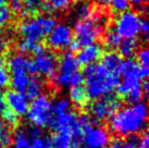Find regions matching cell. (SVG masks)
Wrapping results in <instances>:
<instances>
[{
	"instance_id": "obj_12",
	"label": "cell",
	"mask_w": 149,
	"mask_h": 148,
	"mask_svg": "<svg viewBox=\"0 0 149 148\" xmlns=\"http://www.w3.org/2000/svg\"><path fill=\"white\" fill-rule=\"evenodd\" d=\"M29 64H31V61L26 56L13 54L8 58L7 69L9 71V74H11V76L26 75L29 72Z\"/></svg>"
},
{
	"instance_id": "obj_45",
	"label": "cell",
	"mask_w": 149,
	"mask_h": 148,
	"mask_svg": "<svg viewBox=\"0 0 149 148\" xmlns=\"http://www.w3.org/2000/svg\"><path fill=\"white\" fill-rule=\"evenodd\" d=\"M7 110V105H6V100H4V95L0 91V115Z\"/></svg>"
},
{
	"instance_id": "obj_1",
	"label": "cell",
	"mask_w": 149,
	"mask_h": 148,
	"mask_svg": "<svg viewBox=\"0 0 149 148\" xmlns=\"http://www.w3.org/2000/svg\"><path fill=\"white\" fill-rule=\"evenodd\" d=\"M147 106L139 103L134 106L122 108L111 117L109 126L112 133L118 136H133L141 133L146 126L147 121Z\"/></svg>"
},
{
	"instance_id": "obj_20",
	"label": "cell",
	"mask_w": 149,
	"mask_h": 148,
	"mask_svg": "<svg viewBox=\"0 0 149 148\" xmlns=\"http://www.w3.org/2000/svg\"><path fill=\"white\" fill-rule=\"evenodd\" d=\"M72 0H42L40 4V9L44 12L50 13L57 10H64L71 4Z\"/></svg>"
},
{
	"instance_id": "obj_9",
	"label": "cell",
	"mask_w": 149,
	"mask_h": 148,
	"mask_svg": "<svg viewBox=\"0 0 149 148\" xmlns=\"http://www.w3.org/2000/svg\"><path fill=\"white\" fill-rule=\"evenodd\" d=\"M73 40V31L68 24L59 23L48 35V45L56 50L66 49Z\"/></svg>"
},
{
	"instance_id": "obj_25",
	"label": "cell",
	"mask_w": 149,
	"mask_h": 148,
	"mask_svg": "<svg viewBox=\"0 0 149 148\" xmlns=\"http://www.w3.org/2000/svg\"><path fill=\"white\" fill-rule=\"evenodd\" d=\"M12 144V133L2 120H0V148H8Z\"/></svg>"
},
{
	"instance_id": "obj_31",
	"label": "cell",
	"mask_w": 149,
	"mask_h": 148,
	"mask_svg": "<svg viewBox=\"0 0 149 148\" xmlns=\"http://www.w3.org/2000/svg\"><path fill=\"white\" fill-rule=\"evenodd\" d=\"M126 101L127 103H130L131 106H134V105H137V103H141V100L144 98V93L141 91V86L137 87L135 89H133L131 93H128L126 96Z\"/></svg>"
},
{
	"instance_id": "obj_24",
	"label": "cell",
	"mask_w": 149,
	"mask_h": 148,
	"mask_svg": "<svg viewBox=\"0 0 149 148\" xmlns=\"http://www.w3.org/2000/svg\"><path fill=\"white\" fill-rule=\"evenodd\" d=\"M29 74L26 75H17V76H11L10 77V85L12 86V91H15L17 93L24 94L26 91V87L29 85Z\"/></svg>"
},
{
	"instance_id": "obj_43",
	"label": "cell",
	"mask_w": 149,
	"mask_h": 148,
	"mask_svg": "<svg viewBox=\"0 0 149 148\" xmlns=\"http://www.w3.org/2000/svg\"><path fill=\"white\" fill-rule=\"evenodd\" d=\"M46 51H47V48L45 47V45H42V44H39V43H38L37 45L35 46V48H34L33 54H35V57H36V56H40V54H45Z\"/></svg>"
},
{
	"instance_id": "obj_28",
	"label": "cell",
	"mask_w": 149,
	"mask_h": 148,
	"mask_svg": "<svg viewBox=\"0 0 149 148\" xmlns=\"http://www.w3.org/2000/svg\"><path fill=\"white\" fill-rule=\"evenodd\" d=\"M24 10L20 14L21 17H27L29 14H36L40 9L42 0H22Z\"/></svg>"
},
{
	"instance_id": "obj_7",
	"label": "cell",
	"mask_w": 149,
	"mask_h": 148,
	"mask_svg": "<svg viewBox=\"0 0 149 148\" xmlns=\"http://www.w3.org/2000/svg\"><path fill=\"white\" fill-rule=\"evenodd\" d=\"M121 108V100L114 96H107L96 99L91 105L89 112L95 121H104L116 113Z\"/></svg>"
},
{
	"instance_id": "obj_8",
	"label": "cell",
	"mask_w": 149,
	"mask_h": 148,
	"mask_svg": "<svg viewBox=\"0 0 149 148\" xmlns=\"http://www.w3.org/2000/svg\"><path fill=\"white\" fill-rule=\"evenodd\" d=\"M58 66V59L54 52L47 50L45 54L36 56L31 61L29 72L39 75H45L47 77H52L56 74V70Z\"/></svg>"
},
{
	"instance_id": "obj_44",
	"label": "cell",
	"mask_w": 149,
	"mask_h": 148,
	"mask_svg": "<svg viewBox=\"0 0 149 148\" xmlns=\"http://www.w3.org/2000/svg\"><path fill=\"white\" fill-rule=\"evenodd\" d=\"M68 48L70 50V54H73V52H79V50H81V46L75 40H72V43H71Z\"/></svg>"
},
{
	"instance_id": "obj_3",
	"label": "cell",
	"mask_w": 149,
	"mask_h": 148,
	"mask_svg": "<svg viewBox=\"0 0 149 148\" xmlns=\"http://www.w3.org/2000/svg\"><path fill=\"white\" fill-rule=\"evenodd\" d=\"M58 24L54 17H34L23 21L19 27L23 39L38 44L44 37L48 36Z\"/></svg>"
},
{
	"instance_id": "obj_23",
	"label": "cell",
	"mask_w": 149,
	"mask_h": 148,
	"mask_svg": "<svg viewBox=\"0 0 149 148\" xmlns=\"http://www.w3.org/2000/svg\"><path fill=\"white\" fill-rule=\"evenodd\" d=\"M93 12H94V10H93L91 6L89 4V2L84 1V0H81L79 2H76L74 7V14L79 21L91 19Z\"/></svg>"
},
{
	"instance_id": "obj_50",
	"label": "cell",
	"mask_w": 149,
	"mask_h": 148,
	"mask_svg": "<svg viewBox=\"0 0 149 148\" xmlns=\"http://www.w3.org/2000/svg\"><path fill=\"white\" fill-rule=\"evenodd\" d=\"M2 47H3V44H2V41H1V39H0V51H1V49H2Z\"/></svg>"
},
{
	"instance_id": "obj_15",
	"label": "cell",
	"mask_w": 149,
	"mask_h": 148,
	"mask_svg": "<svg viewBox=\"0 0 149 148\" xmlns=\"http://www.w3.org/2000/svg\"><path fill=\"white\" fill-rule=\"evenodd\" d=\"M79 71V64L76 57H74L73 54L70 52H64V54L60 57V61H59V74H64V75H69V74H74Z\"/></svg>"
},
{
	"instance_id": "obj_26",
	"label": "cell",
	"mask_w": 149,
	"mask_h": 148,
	"mask_svg": "<svg viewBox=\"0 0 149 148\" xmlns=\"http://www.w3.org/2000/svg\"><path fill=\"white\" fill-rule=\"evenodd\" d=\"M71 109V101L68 98H59L56 100L54 105H52V114L54 117H59L62 115L66 112H69Z\"/></svg>"
},
{
	"instance_id": "obj_42",
	"label": "cell",
	"mask_w": 149,
	"mask_h": 148,
	"mask_svg": "<svg viewBox=\"0 0 149 148\" xmlns=\"http://www.w3.org/2000/svg\"><path fill=\"white\" fill-rule=\"evenodd\" d=\"M137 74H138V77L141 78V80H146L149 74V66H138V68H137Z\"/></svg>"
},
{
	"instance_id": "obj_35",
	"label": "cell",
	"mask_w": 149,
	"mask_h": 148,
	"mask_svg": "<svg viewBox=\"0 0 149 148\" xmlns=\"http://www.w3.org/2000/svg\"><path fill=\"white\" fill-rule=\"evenodd\" d=\"M1 117H2V119H3L2 121H3L8 126H12V125H17V115L15 114L14 112H12L10 109H8V108H7V110L1 114Z\"/></svg>"
},
{
	"instance_id": "obj_27",
	"label": "cell",
	"mask_w": 149,
	"mask_h": 148,
	"mask_svg": "<svg viewBox=\"0 0 149 148\" xmlns=\"http://www.w3.org/2000/svg\"><path fill=\"white\" fill-rule=\"evenodd\" d=\"M104 41L106 47H108L109 49L113 50L120 46L121 41H122V38L116 33L114 29H110V31L106 32V34H104Z\"/></svg>"
},
{
	"instance_id": "obj_11",
	"label": "cell",
	"mask_w": 149,
	"mask_h": 148,
	"mask_svg": "<svg viewBox=\"0 0 149 148\" xmlns=\"http://www.w3.org/2000/svg\"><path fill=\"white\" fill-rule=\"evenodd\" d=\"M6 105L8 109L14 112L15 114L25 115L29 110V100L24 95L15 91H8L4 94Z\"/></svg>"
},
{
	"instance_id": "obj_48",
	"label": "cell",
	"mask_w": 149,
	"mask_h": 148,
	"mask_svg": "<svg viewBox=\"0 0 149 148\" xmlns=\"http://www.w3.org/2000/svg\"><path fill=\"white\" fill-rule=\"evenodd\" d=\"M111 1H112V0H99V2H100V3H102V4L111 3Z\"/></svg>"
},
{
	"instance_id": "obj_4",
	"label": "cell",
	"mask_w": 149,
	"mask_h": 148,
	"mask_svg": "<svg viewBox=\"0 0 149 148\" xmlns=\"http://www.w3.org/2000/svg\"><path fill=\"white\" fill-rule=\"evenodd\" d=\"M27 119L36 128L49 126L54 121L52 114V103L47 95H40L32 100L29 105Z\"/></svg>"
},
{
	"instance_id": "obj_14",
	"label": "cell",
	"mask_w": 149,
	"mask_h": 148,
	"mask_svg": "<svg viewBox=\"0 0 149 148\" xmlns=\"http://www.w3.org/2000/svg\"><path fill=\"white\" fill-rule=\"evenodd\" d=\"M49 142L51 148H77V142L73 140L68 128L57 130Z\"/></svg>"
},
{
	"instance_id": "obj_32",
	"label": "cell",
	"mask_w": 149,
	"mask_h": 148,
	"mask_svg": "<svg viewBox=\"0 0 149 148\" xmlns=\"http://www.w3.org/2000/svg\"><path fill=\"white\" fill-rule=\"evenodd\" d=\"M10 84V74L3 60H0V88H4Z\"/></svg>"
},
{
	"instance_id": "obj_36",
	"label": "cell",
	"mask_w": 149,
	"mask_h": 148,
	"mask_svg": "<svg viewBox=\"0 0 149 148\" xmlns=\"http://www.w3.org/2000/svg\"><path fill=\"white\" fill-rule=\"evenodd\" d=\"M11 19H12L11 10L7 6H3L2 8L0 9V26L7 25L11 21Z\"/></svg>"
},
{
	"instance_id": "obj_30",
	"label": "cell",
	"mask_w": 149,
	"mask_h": 148,
	"mask_svg": "<svg viewBox=\"0 0 149 148\" xmlns=\"http://www.w3.org/2000/svg\"><path fill=\"white\" fill-rule=\"evenodd\" d=\"M137 66H138L137 63L133 60L132 58L122 60V62H121L120 66H119V69H118V74L125 76L127 74L135 72L137 70Z\"/></svg>"
},
{
	"instance_id": "obj_33",
	"label": "cell",
	"mask_w": 149,
	"mask_h": 148,
	"mask_svg": "<svg viewBox=\"0 0 149 148\" xmlns=\"http://www.w3.org/2000/svg\"><path fill=\"white\" fill-rule=\"evenodd\" d=\"M130 0H112L111 1V9L112 11L116 13H122L127 11L130 8Z\"/></svg>"
},
{
	"instance_id": "obj_40",
	"label": "cell",
	"mask_w": 149,
	"mask_h": 148,
	"mask_svg": "<svg viewBox=\"0 0 149 148\" xmlns=\"http://www.w3.org/2000/svg\"><path fill=\"white\" fill-rule=\"evenodd\" d=\"M148 32H149L148 20H147L146 17H141V22H139V33L147 39V38H148Z\"/></svg>"
},
{
	"instance_id": "obj_49",
	"label": "cell",
	"mask_w": 149,
	"mask_h": 148,
	"mask_svg": "<svg viewBox=\"0 0 149 148\" xmlns=\"http://www.w3.org/2000/svg\"><path fill=\"white\" fill-rule=\"evenodd\" d=\"M6 1H7V0H0V9H1V8H2V7L4 6V3H6Z\"/></svg>"
},
{
	"instance_id": "obj_38",
	"label": "cell",
	"mask_w": 149,
	"mask_h": 148,
	"mask_svg": "<svg viewBox=\"0 0 149 148\" xmlns=\"http://www.w3.org/2000/svg\"><path fill=\"white\" fill-rule=\"evenodd\" d=\"M137 60L139 62V66H146L149 64V50L146 47H143L137 52Z\"/></svg>"
},
{
	"instance_id": "obj_37",
	"label": "cell",
	"mask_w": 149,
	"mask_h": 148,
	"mask_svg": "<svg viewBox=\"0 0 149 148\" xmlns=\"http://www.w3.org/2000/svg\"><path fill=\"white\" fill-rule=\"evenodd\" d=\"M32 148H51L49 138L44 136H38L32 140Z\"/></svg>"
},
{
	"instance_id": "obj_22",
	"label": "cell",
	"mask_w": 149,
	"mask_h": 148,
	"mask_svg": "<svg viewBox=\"0 0 149 148\" xmlns=\"http://www.w3.org/2000/svg\"><path fill=\"white\" fill-rule=\"evenodd\" d=\"M118 48H119V56L120 57L130 59V58H132L133 54L136 52L137 48H138V41L135 38L123 39Z\"/></svg>"
},
{
	"instance_id": "obj_19",
	"label": "cell",
	"mask_w": 149,
	"mask_h": 148,
	"mask_svg": "<svg viewBox=\"0 0 149 148\" xmlns=\"http://www.w3.org/2000/svg\"><path fill=\"white\" fill-rule=\"evenodd\" d=\"M12 148H32V138L27 133V128H19L12 136Z\"/></svg>"
},
{
	"instance_id": "obj_39",
	"label": "cell",
	"mask_w": 149,
	"mask_h": 148,
	"mask_svg": "<svg viewBox=\"0 0 149 148\" xmlns=\"http://www.w3.org/2000/svg\"><path fill=\"white\" fill-rule=\"evenodd\" d=\"M11 12H14L17 14H21L22 11L24 10L23 1L22 0H9V7Z\"/></svg>"
},
{
	"instance_id": "obj_34",
	"label": "cell",
	"mask_w": 149,
	"mask_h": 148,
	"mask_svg": "<svg viewBox=\"0 0 149 148\" xmlns=\"http://www.w3.org/2000/svg\"><path fill=\"white\" fill-rule=\"evenodd\" d=\"M36 45H37L36 43L23 39V40H22L21 43H19V45H17L19 54H23V56H25V54H31V52H33V50Z\"/></svg>"
},
{
	"instance_id": "obj_13",
	"label": "cell",
	"mask_w": 149,
	"mask_h": 148,
	"mask_svg": "<svg viewBox=\"0 0 149 148\" xmlns=\"http://www.w3.org/2000/svg\"><path fill=\"white\" fill-rule=\"evenodd\" d=\"M104 54V50L99 44H91L89 46L84 47L77 54L76 60L79 66H89L93 63H96L97 60H99Z\"/></svg>"
},
{
	"instance_id": "obj_29",
	"label": "cell",
	"mask_w": 149,
	"mask_h": 148,
	"mask_svg": "<svg viewBox=\"0 0 149 148\" xmlns=\"http://www.w3.org/2000/svg\"><path fill=\"white\" fill-rule=\"evenodd\" d=\"M138 140H139V138L134 137V136H130V138L125 140H121V138H116L110 143L109 148H136Z\"/></svg>"
},
{
	"instance_id": "obj_16",
	"label": "cell",
	"mask_w": 149,
	"mask_h": 148,
	"mask_svg": "<svg viewBox=\"0 0 149 148\" xmlns=\"http://www.w3.org/2000/svg\"><path fill=\"white\" fill-rule=\"evenodd\" d=\"M138 68V66H137ZM123 81L119 83L118 85V93L121 96H126L128 93H131L133 89H135L137 87H141V78L138 77V74H137V70L133 73H130L127 75L123 76Z\"/></svg>"
},
{
	"instance_id": "obj_5",
	"label": "cell",
	"mask_w": 149,
	"mask_h": 148,
	"mask_svg": "<svg viewBox=\"0 0 149 148\" xmlns=\"http://www.w3.org/2000/svg\"><path fill=\"white\" fill-rule=\"evenodd\" d=\"M141 17L133 10L120 13L114 21L116 33L124 39H132L139 34Z\"/></svg>"
},
{
	"instance_id": "obj_18",
	"label": "cell",
	"mask_w": 149,
	"mask_h": 148,
	"mask_svg": "<svg viewBox=\"0 0 149 148\" xmlns=\"http://www.w3.org/2000/svg\"><path fill=\"white\" fill-rule=\"evenodd\" d=\"M121 62H122V58L114 51L106 52L101 57V64L110 72H113V73L116 74H118V69H119V66H120Z\"/></svg>"
},
{
	"instance_id": "obj_41",
	"label": "cell",
	"mask_w": 149,
	"mask_h": 148,
	"mask_svg": "<svg viewBox=\"0 0 149 148\" xmlns=\"http://www.w3.org/2000/svg\"><path fill=\"white\" fill-rule=\"evenodd\" d=\"M136 148H149V137L147 132H145V134L139 138Z\"/></svg>"
},
{
	"instance_id": "obj_17",
	"label": "cell",
	"mask_w": 149,
	"mask_h": 148,
	"mask_svg": "<svg viewBox=\"0 0 149 148\" xmlns=\"http://www.w3.org/2000/svg\"><path fill=\"white\" fill-rule=\"evenodd\" d=\"M42 88H44V83L40 80V77L38 76H33V77H29V85L26 87V91L23 95L25 97L29 99H35L36 97L40 96L42 91Z\"/></svg>"
},
{
	"instance_id": "obj_46",
	"label": "cell",
	"mask_w": 149,
	"mask_h": 148,
	"mask_svg": "<svg viewBox=\"0 0 149 148\" xmlns=\"http://www.w3.org/2000/svg\"><path fill=\"white\" fill-rule=\"evenodd\" d=\"M141 91H143V93H144V96H145V95H148L149 84L147 81H145V82L143 83V85H141Z\"/></svg>"
},
{
	"instance_id": "obj_47",
	"label": "cell",
	"mask_w": 149,
	"mask_h": 148,
	"mask_svg": "<svg viewBox=\"0 0 149 148\" xmlns=\"http://www.w3.org/2000/svg\"><path fill=\"white\" fill-rule=\"evenodd\" d=\"M130 2H132L133 4H136V6H141L143 3L147 2V0H130Z\"/></svg>"
},
{
	"instance_id": "obj_2",
	"label": "cell",
	"mask_w": 149,
	"mask_h": 148,
	"mask_svg": "<svg viewBox=\"0 0 149 148\" xmlns=\"http://www.w3.org/2000/svg\"><path fill=\"white\" fill-rule=\"evenodd\" d=\"M85 91L88 98L99 99L107 97L116 89L120 78L116 73L110 72L101 63H93L86 66L83 72Z\"/></svg>"
},
{
	"instance_id": "obj_10",
	"label": "cell",
	"mask_w": 149,
	"mask_h": 148,
	"mask_svg": "<svg viewBox=\"0 0 149 148\" xmlns=\"http://www.w3.org/2000/svg\"><path fill=\"white\" fill-rule=\"evenodd\" d=\"M82 140L86 148H107L110 144L109 132L102 126H93Z\"/></svg>"
},
{
	"instance_id": "obj_6",
	"label": "cell",
	"mask_w": 149,
	"mask_h": 148,
	"mask_svg": "<svg viewBox=\"0 0 149 148\" xmlns=\"http://www.w3.org/2000/svg\"><path fill=\"white\" fill-rule=\"evenodd\" d=\"M104 27L96 23L93 19L79 21L74 26L75 41L82 47H86L91 44H95L96 39L104 32Z\"/></svg>"
},
{
	"instance_id": "obj_21",
	"label": "cell",
	"mask_w": 149,
	"mask_h": 148,
	"mask_svg": "<svg viewBox=\"0 0 149 148\" xmlns=\"http://www.w3.org/2000/svg\"><path fill=\"white\" fill-rule=\"evenodd\" d=\"M69 95H70V99L71 101L76 105L77 107H83L87 103L88 101V96H87V93L85 91V88L83 86H74L71 87L70 91H69Z\"/></svg>"
}]
</instances>
